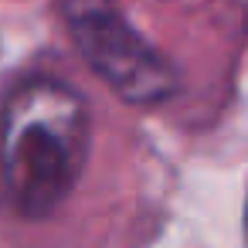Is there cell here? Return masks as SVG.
Masks as SVG:
<instances>
[{
	"mask_svg": "<svg viewBox=\"0 0 248 248\" xmlns=\"http://www.w3.org/2000/svg\"><path fill=\"white\" fill-rule=\"evenodd\" d=\"M89 160V109L58 78L21 82L0 116V184L24 217H48L68 201Z\"/></svg>",
	"mask_w": 248,
	"mask_h": 248,
	"instance_id": "obj_1",
	"label": "cell"
},
{
	"mask_svg": "<svg viewBox=\"0 0 248 248\" xmlns=\"http://www.w3.org/2000/svg\"><path fill=\"white\" fill-rule=\"evenodd\" d=\"M75 48L126 102L156 106L177 92V68L119 11L116 0H62Z\"/></svg>",
	"mask_w": 248,
	"mask_h": 248,
	"instance_id": "obj_2",
	"label": "cell"
},
{
	"mask_svg": "<svg viewBox=\"0 0 248 248\" xmlns=\"http://www.w3.org/2000/svg\"><path fill=\"white\" fill-rule=\"evenodd\" d=\"M234 4H238V7H241V11L248 14V0H234Z\"/></svg>",
	"mask_w": 248,
	"mask_h": 248,
	"instance_id": "obj_3",
	"label": "cell"
},
{
	"mask_svg": "<svg viewBox=\"0 0 248 248\" xmlns=\"http://www.w3.org/2000/svg\"><path fill=\"white\" fill-rule=\"evenodd\" d=\"M245 231H248V207H245Z\"/></svg>",
	"mask_w": 248,
	"mask_h": 248,
	"instance_id": "obj_4",
	"label": "cell"
}]
</instances>
